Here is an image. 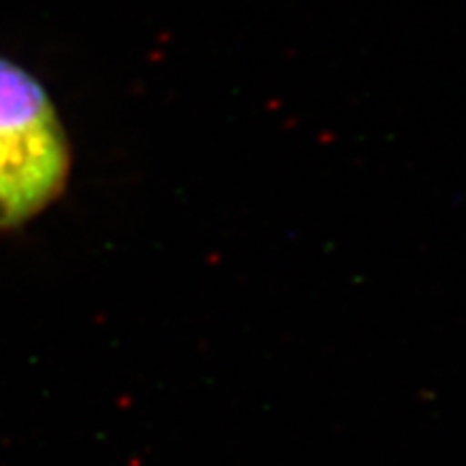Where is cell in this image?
Instances as JSON below:
<instances>
[{
	"mask_svg": "<svg viewBox=\"0 0 466 466\" xmlns=\"http://www.w3.org/2000/svg\"><path fill=\"white\" fill-rule=\"evenodd\" d=\"M69 167L67 134L48 93L0 58V231L44 212L66 188Z\"/></svg>",
	"mask_w": 466,
	"mask_h": 466,
	"instance_id": "cell-1",
	"label": "cell"
}]
</instances>
